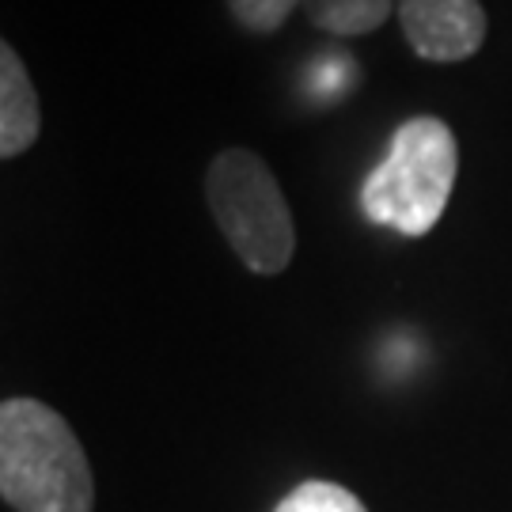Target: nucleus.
<instances>
[{
    "instance_id": "f257e3e1",
    "label": "nucleus",
    "mask_w": 512,
    "mask_h": 512,
    "mask_svg": "<svg viewBox=\"0 0 512 512\" xmlns=\"http://www.w3.org/2000/svg\"><path fill=\"white\" fill-rule=\"evenodd\" d=\"M0 494L16 512H92L95 478L73 425L38 399L0 406Z\"/></svg>"
},
{
    "instance_id": "f03ea898",
    "label": "nucleus",
    "mask_w": 512,
    "mask_h": 512,
    "mask_svg": "<svg viewBox=\"0 0 512 512\" xmlns=\"http://www.w3.org/2000/svg\"><path fill=\"white\" fill-rule=\"evenodd\" d=\"M459 141L437 114H414L391 133L380 167L361 186V209L372 224L418 239L433 232L452 202Z\"/></svg>"
},
{
    "instance_id": "7ed1b4c3",
    "label": "nucleus",
    "mask_w": 512,
    "mask_h": 512,
    "mask_svg": "<svg viewBox=\"0 0 512 512\" xmlns=\"http://www.w3.org/2000/svg\"><path fill=\"white\" fill-rule=\"evenodd\" d=\"M205 205L236 258L258 277L289 270L296 220L270 164L243 145L220 148L205 167Z\"/></svg>"
},
{
    "instance_id": "20e7f679",
    "label": "nucleus",
    "mask_w": 512,
    "mask_h": 512,
    "mask_svg": "<svg viewBox=\"0 0 512 512\" xmlns=\"http://www.w3.org/2000/svg\"><path fill=\"white\" fill-rule=\"evenodd\" d=\"M406 46L421 61L456 65L486 46L490 16L482 0H399L395 8Z\"/></svg>"
},
{
    "instance_id": "39448f33",
    "label": "nucleus",
    "mask_w": 512,
    "mask_h": 512,
    "mask_svg": "<svg viewBox=\"0 0 512 512\" xmlns=\"http://www.w3.org/2000/svg\"><path fill=\"white\" fill-rule=\"evenodd\" d=\"M42 133V99L12 42H0V160L31 152Z\"/></svg>"
},
{
    "instance_id": "423d86ee",
    "label": "nucleus",
    "mask_w": 512,
    "mask_h": 512,
    "mask_svg": "<svg viewBox=\"0 0 512 512\" xmlns=\"http://www.w3.org/2000/svg\"><path fill=\"white\" fill-rule=\"evenodd\" d=\"M399 0H304V16L311 27L327 31L334 38L372 35L395 16Z\"/></svg>"
},
{
    "instance_id": "0eeeda50",
    "label": "nucleus",
    "mask_w": 512,
    "mask_h": 512,
    "mask_svg": "<svg viewBox=\"0 0 512 512\" xmlns=\"http://www.w3.org/2000/svg\"><path fill=\"white\" fill-rule=\"evenodd\" d=\"M274 512H368L361 505V497L346 490V486H338V482H304V486H296L293 494L285 497Z\"/></svg>"
},
{
    "instance_id": "6e6552de",
    "label": "nucleus",
    "mask_w": 512,
    "mask_h": 512,
    "mask_svg": "<svg viewBox=\"0 0 512 512\" xmlns=\"http://www.w3.org/2000/svg\"><path fill=\"white\" fill-rule=\"evenodd\" d=\"M296 8H304V0H228V12L251 35H274V31H281Z\"/></svg>"
}]
</instances>
